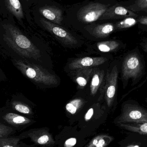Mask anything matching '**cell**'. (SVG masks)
Here are the masks:
<instances>
[{"mask_svg":"<svg viewBox=\"0 0 147 147\" xmlns=\"http://www.w3.org/2000/svg\"><path fill=\"white\" fill-rule=\"evenodd\" d=\"M3 33L0 44L12 57L20 59L42 66V52L16 26L11 24L3 25Z\"/></svg>","mask_w":147,"mask_h":147,"instance_id":"cell-1","label":"cell"},{"mask_svg":"<svg viewBox=\"0 0 147 147\" xmlns=\"http://www.w3.org/2000/svg\"><path fill=\"white\" fill-rule=\"evenodd\" d=\"M12 63L24 76L39 87L56 85L58 79L43 66L20 59L12 57Z\"/></svg>","mask_w":147,"mask_h":147,"instance_id":"cell-2","label":"cell"},{"mask_svg":"<svg viewBox=\"0 0 147 147\" xmlns=\"http://www.w3.org/2000/svg\"><path fill=\"white\" fill-rule=\"evenodd\" d=\"M108 7V5L100 3H89L78 11V20L85 23L94 22L99 20Z\"/></svg>","mask_w":147,"mask_h":147,"instance_id":"cell-3","label":"cell"},{"mask_svg":"<svg viewBox=\"0 0 147 147\" xmlns=\"http://www.w3.org/2000/svg\"><path fill=\"white\" fill-rule=\"evenodd\" d=\"M118 121L120 122H147V112L141 107L127 104L123 107Z\"/></svg>","mask_w":147,"mask_h":147,"instance_id":"cell-4","label":"cell"},{"mask_svg":"<svg viewBox=\"0 0 147 147\" xmlns=\"http://www.w3.org/2000/svg\"><path fill=\"white\" fill-rule=\"evenodd\" d=\"M142 69V66L139 56L135 53L129 54L125 58L123 63V78H136L141 73Z\"/></svg>","mask_w":147,"mask_h":147,"instance_id":"cell-5","label":"cell"},{"mask_svg":"<svg viewBox=\"0 0 147 147\" xmlns=\"http://www.w3.org/2000/svg\"><path fill=\"white\" fill-rule=\"evenodd\" d=\"M40 22L43 28L56 36L65 44L73 45L77 43L76 39L71 34L59 25L52 23L44 18L40 19Z\"/></svg>","mask_w":147,"mask_h":147,"instance_id":"cell-6","label":"cell"},{"mask_svg":"<svg viewBox=\"0 0 147 147\" xmlns=\"http://www.w3.org/2000/svg\"><path fill=\"white\" fill-rule=\"evenodd\" d=\"M136 16H138V15L134 12L130 11L123 6L117 4L109 7L99 20L123 19L127 17Z\"/></svg>","mask_w":147,"mask_h":147,"instance_id":"cell-7","label":"cell"},{"mask_svg":"<svg viewBox=\"0 0 147 147\" xmlns=\"http://www.w3.org/2000/svg\"><path fill=\"white\" fill-rule=\"evenodd\" d=\"M118 75V69L115 66L108 75L105 87V99L108 107L112 105L114 99Z\"/></svg>","mask_w":147,"mask_h":147,"instance_id":"cell-8","label":"cell"},{"mask_svg":"<svg viewBox=\"0 0 147 147\" xmlns=\"http://www.w3.org/2000/svg\"><path fill=\"white\" fill-rule=\"evenodd\" d=\"M107 61L104 57H85L83 58L75 59L69 65V67L72 70L79 69L90 67H94L104 63Z\"/></svg>","mask_w":147,"mask_h":147,"instance_id":"cell-9","label":"cell"},{"mask_svg":"<svg viewBox=\"0 0 147 147\" xmlns=\"http://www.w3.org/2000/svg\"><path fill=\"white\" fill-rule=\"evenodd\" d=\"M40 13L49 21L61 25L63 20V12L61 9L54 6H45L39 9Z\"/></svg>","mask_w":147,"mask_h":147,"instance_id":"cell-10","label":"cell"},{"mask_svg":"<svg viewBox=\"0 0 147 147\" xmlns=\"http://www.w3.org/2000/svg\"><path fill=\"white\" fill-rule=\"evenodd\" d=\"M114 29L115 25L113 23H104L94 27L92 29V34L97 38H105L114 32Z\"/></svg>","mask_w":147,"mask_h":147,"instance_id":"cell-11","label":"cell"},{"mask_svg":"<svg viewBox=\"0 0 147 147\" xmlns=\"http://www.w3.org/2000/svg\"><path fill=\"white\" fill-rule=\"evenodd\" d=\"M8 10L18 20L24 18L22 6L19 0H3Z\"/></svg>","mask_w":147,"mask_h":147,"instance_id":"cell-12","label":"cell"},{"mask_svg":"<svg viewBox=\"0 0 147 147\" xmlns=\"http://www.w3.org/2000/svg\"><path fill=\"white\" fill-rule=\"evenodd\" d=\"M104 71L100 70L94 71L90 84L91 94L96 95L97 92L104 78Z\"/></svg>","mask_w":147,"mask_h":147,"instance_id":"cell-13","label":"cell"},{"mask_svg":"<svg viewBox=\"0 0 147 147\" xmlns=\"http://www.w3.org/2000/svg\"><path fill=\"white\" fill-rule=\"evenodd\" d=\"M79 69L76 76V81L79 86L84 87L87 84L88 80L92 74L93 70L87 68Z\"/></svg>","mask_w":147,"mask_h":147,"instance_id":"cell-14","label":"cell"},{"mask_svg":"<svg viewBox=\"0 0 147 147\" xmlns=\"http://www.w3.org/2000/svg\"><path fill=\"white\" fill-rule=\"evenodd\" d=\"M10 103L12 108L18 112L26 115H28L31 112V109L29 105L23 101L13 98Z\"/></svg>","mask_w":147,"mask_h":147,"instance_id":"cell-15","label":"cell"},{"mask_svg":"<svg viewBox=\"0 0 147 147\" xmlns=\"http://www.w3.org/2000/svg\"><path fill=\"white\" fill-rule=\"evenodd\" d=\"M119 44L115 41H106L99 42L98 44V50L104 53L109 52L116 49L119 47Z\"/></svg>","mask_w":147,"mask_h":147,"instance_id":"cell-16","label":"cell"},{"mask_svg":"<svg viewBox=\"0 0 147 147\" xmlns=\"http://www.w3.org/2000/svg\"><path fill=\"white\" fill-rule=\"evenodd\" d=\"M137 22V20L134 17H127L124 18L123 20L117 22L115 25V28L117 29H123L129 28L136 25Z\"/></svg>","mask_w":147,"mask_h":147,"instance_id":"cell-17","label":"cell"},{"mask_svg":"<svg viewBox=\"0 0 147 147\" xmlns=\"http://www.w3.org/2000/svg\"><path fill=\"white\" fill-rule=\"evenodd\" d=\"M84 101L81 98H76L66 104V109L71 114L74 115L83 105Z\"/></svg>","mask_w":147,"mask_h":147,"instance_id":"cell-18","label":"cell"},{"mask_svg":"<svg viewBox=\"0 0 147 147\" xmlns=\"http://www.w3.org/2000/svg\"><path fill=\"white\" fill-rule=\"evenodd\" d=\"M6 121L9 122H12L16 124H22L29 121L28 119L22 116L13 113H8L4 117Z\"/></svg>","mask_w":147,"mask_h":147,"instance_id":"cell-19","label":"cell"},{"mask_svg":"<svg viewBox=\"0 0 147 147\" xmlns=\"http://www.w3.org/2000/svg\"><path fill=\"white\" fill-rule=\"evenodd\" d=\"M127 9L133 12L139 11L147 12V0H136L134 3L128 7Z\"/></svg>","mask_w":147,"mask_h":147,"instance_id":"cell-20","label":"cell"},{"mask_svg":"<svg viewBox=\"0 0 147 147\" xmlns=\"http://www.w3.org/2000/svg\"><path fill=\"white\" fill-rule=\"evenodd\" d=\"M106 144V142L102 136L95 138L88 147H104Z\"/></svg>","mask_w":147,"mask_h":147,"instance_id":"cell-21","label":"cell"},{"mask_svg":"<svg viewBox=\"0 0 147 147\" xmlns=\"http://www.w3.org/2000/svg\"><path fill=\"white\" fill-rule=\"evenodd\" d=\"M77 143V140L75 138H72L68 139L65 143V147H72Z\"/></svg>","mask_w":147,"mask_h":147,"instance_id":"cell-22","label":"cell"},{"mask_svg":"<svg viewBox=\"0 0 147 147\" xmlns=\"http://www.w3.org/2000/svg\"><path fill=\"white\" fill-rule=\"evenodd\" d=\"M49 140V137L47 135H44L40 137L38 140V143L39 144H45Z\"/></svg>","mask_w":147,"mask_h":147,"instance_id":"cell-23","label":"cell"},{"mask_svg":"<svg viewBox=\"0 0 147 147\" xmlns=\"http://www.w3.org/2000/svg\"><path fill=\"white\" fill-rule=\"evenodd\" d=\"M93 113H94L93 109L92 108H91L85 114V121H89L92 117Z\"/></svg>","mask_w":147,"mask_h":147,"instance_id":"cell-24","label":"cell"},{"mask_svg":"<svg viewBox=\"0 0 147 147\" xmlns=\"http://www.w3.org/2000/svg\"><path fill=\"white\" fill-rule=\"evenodd\" d=\"M137 20V22L140 24L146 25V26L147 25V16H140Z\"/></svg>","mask_w":147,"mask_h":147,"instance_id":"cell-25","label":"cell"},{"mask_svg":"<svg viewBox=\"0 0 147 147\" xmlns=\"http://www.w3.org/2000/svg\"><path fill=\"white\" fill-rule=\"evenodd\" d=\"M140 129L141 132L142 134L146 135L147 133V122L145 123H144L142 124L140 126Z\"/></svg>","mask_w":147,"mask_h":147,"instance_id":"cell-26","label":"cell"},{"mask_svg":"<svg viewBox=\"0 0 147 147\" xmlns=\"http://www.w3.org/2000/svg\"><path fill=\"white\" fill-rule=\"evenodd\" d=\"M6 78L5 74L0 68V80H4Z\"/></svg>","mask_w":147,"mask_h":147,"instance_id":"cell-27","label":"cell"},{"mask_svg":"<svg viewBox=\"0 0 147 147\" xmlns=\"http://www.w3.org/2000/svg\"><path fill=\"white\" fill-rule=\"evenodd\" d=\"M3 147H14L11 146H4Z\"/></svg>","mask_w":147,"mask_h":147,"instance_id":"cell-28","label":"cell"},{"mask_svg":"<svg viewBox=\"0 0 147 147\" xmlns=\"http://www.w3.org/2000/svg\"><path fill=\"white\" fill-rule=\"evenodd\" d=\"M133 147H140L138 146H135Z\"/></svg>","mask_w":147,"mask_h":147,"instance_id":"cell-29","label":"cell"},{"mask_svg":"<svg viewBox=\"0 0 147 147\" xmlns=\"http://www.w3.org/2000/svg\"><path fill=\"white\" fill-rule=\"evenodd\" d=\"M26 1H28V0H26Z\"/></svg>","mask_w":147,"mask_h":147,"instance_id":"cell-30","label":"cell"}]
</instances>
